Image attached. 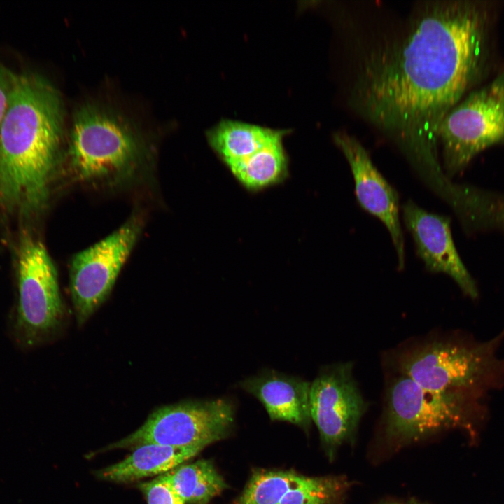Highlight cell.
Listing matches in <instances>:
<instances>
[{
	"label": "cell",
	"mask_w": 504,
	"mask_h": 504,
	"mask_svg": "<svg viewBox=\"0 0 504 504\" xmlns=\"http://www.w3.org/2000/svg\"><path fill=\"white\" fill-rule=\"evenodd\" d=\"M487 1H423L398 40L370 52L353 106L416 166L440 175L438 133L482 76L493 22ZM419 168V169H420Z\"/></svg>",
	"instance_id": "1"
},
{
	"label": "cell",
	"mask_w": 504,
	"mask_h": 504,
	"mask_svg": "<svg viewBox=\"0 0 504 504\" xmlns=\"http://www.w3.org/2000/svg\"><path fill=\"white\" fill-rule=\"evenodd\" d=\"M57 90L33 74H14L0 125V206L28 218L48 197L62 135Z\"/></svg>",
	"instance_id": "2"
},
{
	"label": "cell",
	"mask_w": 504,
	"mask_h": 504,
	"mask_svg": "<svg viewBox=\"0 0 504 504\" xmlns=\"http://www.w3.org/2000/svg\"><path fill=\"white\" fill-rule=\"evenodd\" d=\"M503 340L504 330L486 342L459 337L425 342L400 352L395 368L427 390L488 398L504 383V359L496 353Z\"/></svg>",
	"instance_id": "3"
},
{
	"label": "cell",
	"mask_w": 504,
	"mask_h": 504,
	"mask_svg": "<svg viewBox=\"0 0 504 504\" xmlns=\"http://www.w3.org/2000/svg\"><path fill=\"white\" fill-rule=\"evenodd\" d=\"M486 399L464 392L427 390L410 378L398 374L386 391V430L393 436L415 439L466 426L474 414L483 410Z\"/></svg>",
	"instance_id": "4"
},
{
	"label": "cell",
	"mask_w": 504,
	"mask_h": 504,
	"mask_svg": "<svg viewBox=\"0 0 504 504\" xmlns=\"http://www.w3.org/2000/svg\"><path fill=\"white\" fill-rule=\"evenodd\" d=\"M438 143L449 176L463 170L479 153L504 143V71L447 113L439 129Z\"/></svg>",
	"instance_id": "5"
},
{
	"label": "cell",
	"mask_w": 504,
	"mask_h": 504,
	"mask_svg": "<svg viewBox=\"0 0 504 504\" xmlns=\"http://www.w3.org/2000/svg\"><path fill=\"white\" fill-rule=\"evenodd\" d=\"M17 286L15 335L23 346L32 347L57 328L64 308L55 265L44 245L28 233L18 246Z\"/></svg>",
	"instance_id": "6"
},
{
	"label": "cell",
	"mask_w": 504,
	"mask_h": 504,
	"mask_svg": "<svg viewBox=\"0 0 504 504\" xmlns=\"http://www.w3.org/2000/svg\"><path fill=\"white\" fill-rule=\"evenodd\" d=\"M234 407L225 398L191 400L163 406L113 448H135L146 444L171 447L208 444L223 438L234 422Z\"/></svg>",
	"instance_id": "7"
},
{
	"label": "cell",
	"mask_w": 504,
	"mask_h": 504,
	"mask_svg": "<svg viewBox=\"0 0 504 504\" xmlns=\"http://www.w3.org/2000/svg\"><path fill=\"white\" fill-rule=\"evenodd\" d=\"M138 141L132 130L111 113L85 106L76 113L70 141V162L80 179L122 172L136 160Z\"/></svg>",
	"instance_id": "8"
},
{
	"label": "cell",
	"mask_w": 504,
	"mask_h": 504,
	"mask_svg": "<svg viewBox=\"0 0 504 504\" xmlns=\"http://www.w3.org/2000/svg\"><path fill=\"white\" fill-rule=\"evenodd\" d=\"M139 232V220L132 218L73 258L70 290L80 324L85 322L111 293Z\"/></svg>",
	"instance_id": "9"
},
{
	"label": "cell",
	"mask_w": 504,
	"mask_h": 504,
	"mask_svg": "<svg viewBox=\"0 0 504 504\" xmlns=\"http://www.w3.org/2000/svg\"><path fill=\"white\" fill-rule=\"evenodd\" d=\"M352 368L349 362L334 365L311 384V419L330 449L351 436L366 408Z\"/></svg>",
	"instance_id": "10"
},
{
	"label": "cell",
	"mask_w": 504,
	"mask_h": 504,
	"mask_svg": "<svg viewBox=\"0 0 504 504\" xmlns=\"http://www.w3.org/2000/svg\"><path fill=\"white\" fill-rule=\"evenodd\" d=\"M333 140L350 166L360 205L386 226L397 253L399 269L403 268L405 244L397 192L374 165L368 152L356 138L342 131L334 134Z\"/></svg>",
	"instance_id": "11"
},
{
	"label": "cell",
	"mask_w": 504,
	"mask_h": 504,
	"mask_svg": "<svg viewBox=\"0 0 504 504\" xmlns=\"http://www.w3.org/2000/svg\"><path fill=\"white\" fill-rule=\"evenodd\" d=\"M403 218L426 269L449 275L465 295L476 299L477 285L456 251L449 218L428 212L412 201L404 205Z\"/></svg>",
	"instance_id": "12"
},
{
	"label": "cell",
	"mask_w": 504,
	"mask_h": 504,
	"mask_svg": "<svg viewBox=\"0 0 504 504\" xmlns=\"http://www.w3.org/2000/svg\"><path fill=\"white\" fill-rule=\"evenodd\" d=\"M311 384L295 377L268 372L245 379L240 386L262 403L272 420L303 426L311 420Z\"/></svg>",
	"instance_id": "13"
},
{
	"label": "cell",
	"mask_w": 504,
	"mask_h": 504,
	"mask_svg": "<svg viewBox=\"0 0 504 504\" xmlns=\"http://www.w3.org/2000/svg\"><path fill=\"white\" fill-rule=\"evenodd\" d=\"M203 448L146 444L135 447L124 460L102 470L98 476L115 482H127L164 474L193 457Z\"/></svg>",
	"instance_id": "14"
},
{
	"label": "cell",
	"mask_w": 504,
	"mask_h": 504,
	"mask_svg": "<svg viewBox=\"0 0 504 504\" xmlns=\"http://www.w3.org/2000/svg\"><path fill=\"white\" fill-rule=\"evenodd\" d=\"M279 131L242 121L223 119L207 130L206 137L212 149L228 167L255 153Z\"/></svg>",
	"instance_id": "15"
},
{
	"label": "cell",
	"mask_w": 504,
	"mask_h": 504,
	"mask_svg": "<svg viewBox=\"0 0 504 504\" xmlns=\"http://www.w3.org/2000/svg\"><path fill=\"white\" fill-rule=\"evenodd\" d=\"M286 132L279 130L274 137L255 153L228 166L246 188L258 190L285 178L288 174V158L283 137Z\"/></svg>",
	"instance_id": "16"
},
{
	"label": "cell",
	"mask_w": 504,
	"mask_h": 504,
	"mask_svg": "<svg viewBox=\"0 0 504 504\" xmlns=\"http://www.w3.org/2000/svg\"><path fill=\"white\" fill-rule=\"evenodd\" d=\"M166 475L184 503L206 504L226 486L214 465L206 460L179 466Z\"/></svg>",
	"instance_id": "17"
},
{
	"label": "cell",
	"mask_w": 504,
	"mask_h": 504,
	"mask_svg": "<svg viewBox=\"0 0 504 504\" xmlns=\"http://www.w3.org/2000/svg\"><path fill=\"white\" fill-rule=\"evenodd\" d=\"M303 477L293 472H257L250 479L238 504H279Z\"/></svg>",
	"instance_id": "18"
},
{
	"label": "cell",
	"mask_w": 504,
	"mask_h": 504,
	"mask_svg": "<svg viewBox=\"0 0 504 504\" xmlns=\"http://www.w3.org/2000/svg\"><path fill=\"white\" fill-rule=\"evenodd\" d=\"M346 487V481L341 478L304 476L279 504H330L342 495Z\"/></svg>",
	"instance_id": "19"
},
{
	"label": "cell",
	"mask_w": 504,
	"mask_h": 504,
	"mask_svg": "<svg viewBox=\"0 0 504 504\" xmlns=\"http://www.w3.org/2000/svg\"><path fill=\"white\" fill-rule=\"evenodd\" d=\"M140 487L148 504H185L172 486L166 473L149 482L143 483Z\"/></svg>",
	"instance_id": "20"
},
{
	"label": "cell",
	"mask_w": 504,
	"mask_h": 504,
	"mask_svg": "<svg viewBox=\"0 0 504 504\" xmlns=\"http://www.w3.org/2000/svg\"><path fill=\"white\" fill-rule=\"evenodd\" d=\"M13 75L0 64V125L7 107Z\"/></svg>",
	"instance_id": "21"
}]
</instances>
